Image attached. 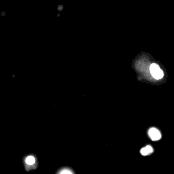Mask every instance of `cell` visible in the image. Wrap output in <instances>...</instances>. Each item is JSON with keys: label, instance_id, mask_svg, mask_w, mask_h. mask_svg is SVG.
Returning <instances> with one entry per match:
<instances>
[{"label": "cell", "instance_id": "obj_1", "mask_svg": "<svg viewBox=\"0 0 174 174\" xmlns=\"http://www.w3.org/2000/svg\"><path fill=\"white\" fill-rule=\"evenodd\" d=\"M150 70L152 76L156 80L161 79L164 76L163 72L160 69L159 65L155 63L152 64L150 65Z\"/></svg>", "mask_w": 174, "mask_h": 174}, {"label": "cell", "instance_id": "obj_2", "mask_svg": "<svg viewBox=\"0 0 174 174\" xmlns=\"http://www.w3.org/2000/svg\"><path fill=\"white\" fill-rule=\"evenodd\" d=\"M149 136L150 137V138L153 141H157V140H159L161 137V133L159 132V130H157L155 128H152L149 130L148 131Z\"/></svg>", "mask_w": 174, "mask_h": 174}, {"label": "cell", "instance_id": "obj_3", "mask_svg": "<svg viewBox=\"0 0 174 174\" xmlns=\"http://www.w3.org/2000/svg\"><path fill=\"white\" fill-rule=\"evenodd\" d=\"M152 152H153V148H152V147L150 146H148L145 147V148H142L141 150V151H140L141 154L144 156L148 155V154L152 153Z\"/></svg>", "mask_w": 174, "mask_h": 174}, {"label": "cell", "instance_id": "obj_4", "mask_svg": "<svg viewBox=\"0 0 174 174\" xmlns=\"http://www.w3.org/2000/svg\"><path fill=\"white\" fill-rule=\"evenodd\" d=\"M25 163L27 165H33L35 163V159L33 156H28L25 159Z\"/></svg>", "mask_w": 174, "mask_h": 174}, {"label": "cell", "instance_id": "obj_5", "mask_svg": "<svg viewBox=\"0 0 174 174\" xmlns=\"http://www.w3.org/2000/svg\"><path fill=\"white\" fill-rule=\"evenodd\" d=\"M59 174H74V173L68 169H65V170H63L61 171H60Z\"/></svg>", "mask_w": 174, "mask_h": 174}]
</instances>
